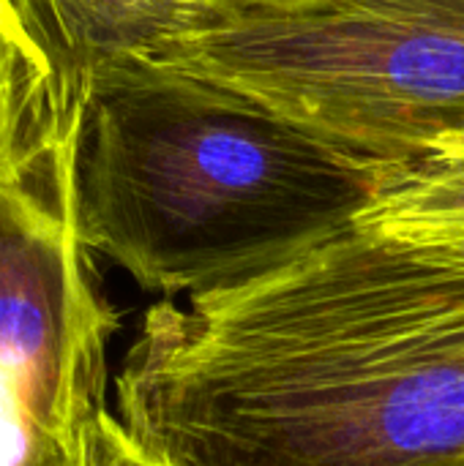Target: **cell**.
Here are the masks:
<instances>
[{
	"instance_id": "cell-1",
	"label": "cell",
	"mask_w": 464,
	"mask_h": 466,
	"mask_svg": "<svg viewBox=\"0 0 464 466\" xmlns=\"http://www.w3.org/2000/svg\"><path fill=\"white\" fill-rule=\"evenodd\" d=\"M170 466L464 456V243L353 227L243 284L153 303L115 377Z\"/></svg>"
},
{
	"instance_id": "cell-2",
	"label": "cell",
	"mask_w": 464,
	"mask_h": 466,
	"mask_svg": "<svg viewBox=\"0 0 464 466\" xmlns=\"http://www.w3.org/2000/svg\"><path fill=\"white\" fill-rule=\"evenodd\" d=\"M397 167L145 63L88 85L77 224L93 254L178 300L268 276L345 235Z\"/></svg>"
},
{
	"instance_id": "cell-3",
	"label": "cell",
	"mask_w": 464,
	"mask_h": 466,
	"mask_svg": "<svg viewBox=\"0 0 464 466\" xmlns=\"http://www.w3.org/2000/svg\"><path fill=\"white\" fill-rule=\"evenodd\" d=\"M156 66L383 164L464 134V0H202Z\"/></svg>"
},
{
	"instance_id": "cell-4",
	"label": "cell",
	"mask_w": 464,
	"mask_h": 466,
	"mask_svg": "<svg viewBox=\"0 0 464 466\" xmlns=\"http://www.w3.org/2000/svg\"><path fill=\"white\" fill-rule=\"evenodd\" d=\"M77 137L0 177V466H88L118 314L77 224Z\"/></svg>"
},
{
	"instance_id": "cell-5",
	"label": "cell",
	"mask_w": 464,
	"mask_h": 466,
	"mask_svg": "<svg viewBox=\"0 0 464 466\" xmlns=\"http://www.w3.org/2000/svg\"><path fill=\"white\" fill-rule=\"evenodd\" d=\"M57 68L82 93L109 71L159 63L202 0H14Z\"/></svg>"
},
{
	"instance_id": "cell-6",
	"label": "cell",
	"mask_w": 464,
	"mask_h": 466,
	"mask_svg": "<svg viewBox=\"0 0 464 466\" xmlns=\"http://www.w3.org/2000/svg\"><path fill=\"white\" fill-rule=\"evenodd\" d=\"M82 93L14 0H0V177L36 169L77 137Z\"/></svg>"
},
{
	"instance_id": "cell-7",
	"label": "cell",
	"mask_w": 464,
	"mask_h": 466,
	"mask_svg": "<svg viewBox=\"0 0 464 466\" xmlns=\"http://www.w3.org/2000/svg\"><path fill=\"white\" fill-rule=\"evenodd\" d=\"M358 227L405 240L464 243V134L397 167Z\"/></svg>"
},
{
	"instance_id": "cell-8",
	"label": "cell",
	"mask_w": 464,
	"mask_h": 466,
	"mask_svg": "<svg viewBox=\"0 0 464 466\" xmlns=\"http://www.w3.org/2000/svg\"><path fill=\"white\" fill-rule=\"evenodd\" d=\"M88 466H170L153 453H148L118 420L112 410H107L90 437Z\"/></svg>"
},
{
	"instance_id": "cell-9",
	"label": "cell",
	"mask_w": 464,
	"mask_h": 466,
	"mask_svg": "<svg viewBox=\"0 0 464 466\" xmlns=\"http://www.w3.org/2000/svg\"><path fill=\"white\" fill-rule=\"evenodd\" d=\"M427 466H464V456L462 459H449V461H438V464H427Z\"/></svg>"
}]
</instances>
